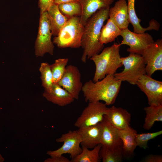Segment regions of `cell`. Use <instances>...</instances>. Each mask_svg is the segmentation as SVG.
I'll use <instances>...</instances> for the list:
<instances>
[{
  "instance_id": "1f68e13d",
  "label": "cell",
  "mask_w": 162,
  "mask_h": 162,
  "mask_svg": "<svg viewBox=\"0 0 162 162\" xmlns=\"http://www.w3.org/2000/svg\"><path fill=\"white\" fill-rule=\"evenodd\" d=\"M44 162H70V160L67 158L61 155L60 156H57L50 157L46 159L44 161Z\"/></svg>"
},
{
  "instance_id": "44dd1931",
  "label": "cell",
  "mask_w": 162,
  "mask_h": 162,
  "mask_svg": "<svg viewBox=\"0 0 162 162\" xmlns=\"http://www.w3.org/2000/svg\"><path fill=\"white\" fill-rule=\"evenodd\" d=\"M52 35L57 36L68 18L60 11L58 5L53 3L47 10Z\"/></svg>"
},
{
  "instance_id": "f546056e",
  "label": "cell",
  "mask_w": 162,
  "mask_h": 162,
  "mask_svg": "<svg viewBox=\"0 0 162 162\" xmlns=\"http://www.w3.org/2000/svg\"><path fill=\"white\" fill-rule=\"evenodd\" d=\"M54 3V0H39L38 5L40 14L47 11L49 8Z\"/></svg>"
},
{
  "instance_id": "2e32d148",
  "label": "cell",
  "mask_w": 162,
  "mask_h": 162,
  "mask_svg": "<svg viewBox=\"0 0 162 162\" xmlns=\"http://www.w3.org/2000/svg\"><path fill=\"white\" fill-rule=\"evenodd\" d=\"M101 122L102 129L100 144L102 146L112 149L122 147V142L118 135L117 129L104 118Z\"/></svg>"
},
{
  "instance_id": "5b68a950",
  "label": "cell",
  "mask_w": 162,
  "mask_h": 162,
  "mask_svg": "<svg viewBox=\"0 0 162 162\" xmlns=\"http://www.w3.org/2000/svg\"><path fill=\"white\" fill-rule=\"evenodd\" d=\"M121 58L124 69L122 72L114 74L115 78L133 85H136L140 77L146 74V65L142 56L130 53L128 56Z\"/></svg>"
},
{
  "instance_id": "3957f363",
  "label": "cell",
  "mask_w": 162,
  "mask_h": 162,
  "mask_svg": "<svg viewBox=\"0 0 162 162\" xmlns=\"http://www.w3.org/2000/svg\"><path fill=\"white\" fill-rule=\"evenodd\" d=\"M121 46L120 44L114 43L103 49L100 53L95 54L90 58L95 66L93 82L101 80L107 75L114 74L123 65L119 53Z\"/></svg>"
},
{
  "instance_id": "d4e9b609",
  "label": "cell",
  "mask_w": 162,
  "mask_h": 162,
  "mask_svg": "<svg viewBox=\"0 0 162 162\" xmlns=\"http://www.w3.org/2000/svg\"><path fill=\"white\" fill-rule=\"evenodd\" d=\"M99 154L103 162H120L123 157L122 147L112 149L102 146Z\"/></svg>"
},
{
  "instance_id": "cb8c5ba5",
  "label": "cell",
  "mask_w": 162,
  "mask_h": 162,
  "mask_svg": "<svg viewBox=\"0 0 162 162\" xmlns=\"http://www.w3.org/2000/svg\"><path fill=\"white\" fill-rule=\"evenodd\" d=\"M102 145L100 144L90 150L82 146L81 153L70 160V162H99L100 161V151Z\"/></svg>"
},
{
  "instance_id": "6da1fadb",
  "label": "cell",
  "mask_w": 162,
  "mask_h": 162,
  "mask_svg": "<svg viewBox=\"0 0 162 162\" xmlns=\"http://www.w3.org/2000/svg\"><path fill=\"white\" fill-rule=\"evenodd\" d=\"M110 8H103L97 11L84 26L81 46L83 50L81 60L84 63L86 62L87 59L99 53L104 48V45L100 43L99 39L104 23L109 17Z\"/></svg>"
},
{
  "instance_id": "e0dca14e",
  "label": "cell",
  "mask_w": 162,
  "mask_h": 162,
  "mask_svg": "<svg viewBox=\"0 0 162 162\" xmlns=\"http://www.w3.org/2000/svg\"><path fill=\"white\" fill-rule=\"evenodd\" d=\"M82 7L80 22L83 26L89 18L98 10L110 7L114 0H78Z\"/></svg>"
},
{
  "instance_id": "d6a6232c",
  "label": "cell",
  "mask_w": 162,
  "mask_h": 162,
  "mask_svg": "<svg viewBox=\"0 0 162 162\" xmlns=\"http://www.w3.org/2000/svg\"><path fill=\"white\" fill-rule=\"evenodd\" d=\"M76 1L78 0H54V3L58 5L63 3Z\"/></svg>"
},
{
  "instance_id": "9a60e30c",
  "label": "cell",
  "mask_w": 162,
  "mask_h": 162,
  "mask_svg": "<svg viewBox=\"0 0 162 162\" xmlns=\"http://www.w3.org/2000/svg\"><path fill=\"white\" fill-rule=\"evenodd\" d=\"M109 17L121 30L128 28L130 22L126 0L117 1L110 8Z\"/></svg>"
},
{
  "instance_id": "5bb4252c",
  "label": "cell",
  "mask_w": 162,
  "mask_h": 162,
  "mask_svg": "<svg viewBox=\"0 0 162 162\" xmlns=\"http://www.w3.org/2000/svg\"><path fill=\"white\" fill-rule=\"evenodd\" d=\"M102 129L101 122L94 125L78 128L77 131L81 139L82 146L92 149L100 144Z\"/></svg>"
},
{
  "instance_id": "9c48e42d",
  "label": "cell",
  "mask_w": 162,
  "mask_h": 162,
  "mask_svg": "<svg viewBox=\"0 0 162 162\" xmlns=\"http://www.w3.org/2000/svg\"><path fill=\"white\" fill-rule=\"evenodd\" d=\"M120 35L123 38L121 45L129 46L127 49L128 52L141 55L146 47L154 41L152 35L148 33H137L128 28L121 30Z\"/></svg>"
},
{
  "instance_id": "8fae6325",
  "label": "cell",
  "mask_w": 162,
  "mask_h": 162,
  "mask_svg": "<svg viewBox=\"0 0 162 162\" xmlns=\"http://www.w3.org/2000/svg\"><path fill=\"white\" fill-rule=\"evenodd\" d=\"M146 64V74L151 76L162 70V40L158 39L148 45L142 55Z\"/></svg>"
},
{
  "instance_id": "836d02e7",
  "label": "cell",
  "mask_w": 162,
  "mask_h": 162,
  "mask_svg": "<svg viewBox=\"0 0 162 162\" xmlns=\"http://www.w3.org/2000/svg\"><path fill=\"white\" fill-rule=\"evenodd\" d=\"M4 160V158L0 153V162H3Z\"/></svg>"
},
{
  "instance_id": "ac0fdd59",
  "label": "cell",
  "mask_w": 162,
  "mask_h": 162,
  "mask_svg": "<svg viewBox=\"0 0 162 162\" xmlns=\"http://www.w3.org/2000/svg\"><path fill=\"white\" fill-rule=\"evenodd\" d=\"M43 96L48 101L61 106L73 102L75 99L66 90L58 84L53 83L51 91L44 92Z\"/></svg>"
},
{
  "instance_id": "4dcf8cb0",
  "label": "cell",
  "mask_w": 162,
  "mask_h": 162,
  "mask_svg": "<svg viewBox=\"0 0 162 162\" xmlns=\"http://www.w3.org/2000/svg\"><path fill=\"white\" fill-rule=\"evenodd\" d=\"M142 161L144 162H162V156L160 155L150 154L146 156Z\"/></svg>"
},
{
  "instance_id": "277c9868",
  "label": "cell",
  "mask_w": 162,
  "mask_h": 162,
  "mask_svg": "<svg viewBox=\"0 0 162 162\" xmlns=\"http://www.w3.org/2000/svg\"><path fill=\"white\" fill-rule=\"evenodd\" d=\"M83 28L80 16L70 18L53 38V43L60 48H79L81 46Z\"/></svg>"
},
{
  "instance_id": "7a4b0ae2",
  "label": "cell",
  "mask_w": 162,
  "mask_h": 162,
  "mask_svg": "<svg viewBox=\"0 0 162 162\" xmlns=\"http://www.w3.org/2000/svg\"><path fill=\"white\" fill-rule=\"evenodd\" d=\"M122 81L116 80L114 74L108 75L94 82L90 80L83 85L82 91L86 102L103 101L107 106L115 102L119 92Z\"/></svg>"
},
{
  "instance_id": "30bf717a",
  "label": "cell",
  "mask_w": 162,
  "mask_h": 162,
  "mask_svg": "<svg viewBox=\"0 0 162 162\" xmlns=\"http://www.w3.org/2000/svg\"><path fill=\"white\" fill-rule=\"evenodd\" d=\"M136 85L146 95L149 106L162 105V82L146 74L141 76Z\"/></svg>"
},
{
  "instance_id": "4316f807",
  "label": "cell",
  "mask_w": 162,
  "mask_h": 162,
  "mask_svg": "<svg viewBox=\"0 0 162 162\" xmlns=\"http://www.w3.org/2000/svg\"><path fill=\"white\" fill-rule=\"evenodd\" d=\"M39 70L41 74L42 86L44 88V91L49 92L52 89L53 84L50 65L46 62L42 63Z\"/></svg>"
},
{
  "instance_id": "83f0119b",
  "label": "cell",
  "mask_w": 162,
  "mask_h": 162,
  "mask_svg": "<svg viewBox=\"0 0 162 162\" xmlns=\"http://www.w3.org/2000/svg\"><path fill=\"white\" fill-rule=\"evenodd\" d=\"M68 59V58H59L55 60L50 67L52 75L53 83H58L62 77Z\"/></svg>"
},
{
  "instance_id": "8992f818",
  "label": "cell",
  "mask_w": 162,
  "mask_h": 162,
  "mask_svg": "<svg viewBox=\"0 0 162 162\" xmlns=\"http://www.w3.org/2000/svg\"><path fill=\"white\" fill-rule=\"evenodd\" d=\"M52 34L47 11L40 14L38 34L35 43V54L43 57L46 53L53 55L54 46L51 40Z\"/></svg>"
},
{
  "instance_id": "7c38bea8",
  "label": "cell",
  "mask_w": 162,
  "mask_h": 162,
  "mask_svg": "<svg viewBox=\"0 0 162 162\" xmlns=\"http://www.w3.org/2000/svg\"><path fill=\"white\" fill-rule=\"evenodd\" d=\"M58 83L75 99L79 98L83 85L81 73L76 66L71 64L66 66L64 74Z\"/></svg>"
},
{
  "instance_id": "603a6c76",
  "label": "cell",
  "mask_w": 162,
  "mask_h": 162,
  "mask_svg": "<svg viewBox=\"0 0 162 162\" xmlns=\"http://www.w3.org/2000/svg\"><path fill=\"white\" fill-rule=\"evenodd\" d=\"M146 114L143 128L150 129L156 122H162V105H151L144 108Z\"/></svg>"
},
{
  "instance_id": "ffe728a7",
  "label": "cell",
  "mask_w": 162,
  "mask_h": 162,
  "mask_svg": "<svg viewBox=\"0 0 162 162\" xmlns=\"http://www.w3.org/2000/svg\"><path fill=\"white\" fill-rule=\"evenodd\" d=\"M135 0H128L127 7L129 21L133 26L134 32L137 33L145 32L152 30L158 31L160 25L156 20L152 19L149 22V25L147 28L142 27L140 24L141 20L136 14L135 9Z\"/></svg>"
},
{
  "instance_id": "ba28073f",
  "label": "cell",
  "mask_w": 162,
  "mask_h": 162,
  "mask_svg": "<svg viewBox=\"0 0 162 162\" xmlns=\"http://www.w3.org/2000/svg\"><path fill=\"white\" fill-rule=\"evenodd\" d=\"M56 141L58 142H63V144L56 150L48 151L46 154L50 157L68 154L72 159L80 153L82 151V148L80 147L81 139L77 130H70L56 139Z\"/></svg>"
},
{
  "instance_id": "4fadbf2b",
  "label": "cell",
  "mask_w": 162,
  "mask_h": 162,
  "mask_svg": "<svg viewBox=\"0 0 162 162\" xmlns=\"http://www.w3.org/2000/svg\"><path fill=\"white\" fill-rule=\"evenodd\" d=\"M131 116L130 113L126 109L112 106L109 108L104 118L116 128L122 130L130 126Z\"/></svg>"
},
{
  "instance_id": "d6986e66",
  "label": "cell",
  "mask_w": 162,
  "mask_h": 162,
  "mask_svg": "<svg viewBox=\"0 0 162 162\" xmlns=\"http://www.w3.org/2000/svg\"><path fill=\"white\" fill-rule=\"evenodd\" d=\"M117 132L122 143L123 156L127 158L131 157L137 147L135 141L137 131L130 126L122 130L117 129Z\"/></svg>"
},
{
  "instance_id": "484cf974",
  "label": "cell",
  "mask_w": 162,
  "mask_h": 162,
  "mask_svg": "<svg viewBox=\"0 0 162 162\" xmlns=\"http://www.w3.org/2000/svg\"><path fill=\"white\" fill-rule=\"evenodd\" d=\"M58 7L62 14L68 19L81 15L82 7L78 1L61 4L58 5Z\"/></svg>"
},
{
  "instance_id": "52a82bcc",
  "label": "cell",
  "mask_w": 162,
  "mask_h": 162,
  "mask_svg": "<svg viewBox=\"0 0 162 162\" xmlns=\"http://www.w3.org/2000/svg\"><path fill=\"white\" fill-rule=\"evenodd\" d=\"M109 108L105 103L100 101L88 102L74 125L78 128L95 125L102 122Z\"/></svg>"
},
{
  "instance_id": "7402d4cb",
  "label": "cell",
  "mask_w": 162,
  "mask_h": 162,
  "mask_svg": "<svg viewBox=\"0 0 162 162\" xmlns=\"http://www.w3.org/2000/svg\"><path fill=\"white\" fill-rule=\"evenodd\" d=\"M121 30L110 18L106 24L103 25L101 30L99 41L102 44L114 41L120 35Z\"/></svg>"
},
{
  "instance_id": "f1b7e54d",
  "label": "cell",
  "mask_w": 162,
  "mask_h": 162,
  "mask_svg": "<svg viewBox=\"0 0 162 162\" xmlns=\"http://www.w3.org/2000/svg\"><path fill=\"white\" fill-rule=\"evenodd\" d=\"M162 134V130L153 133L137 134L135 136L137 146L146 149L148 147V143L149 140L154 139Z\"/></svg>"
}]
</instances>
